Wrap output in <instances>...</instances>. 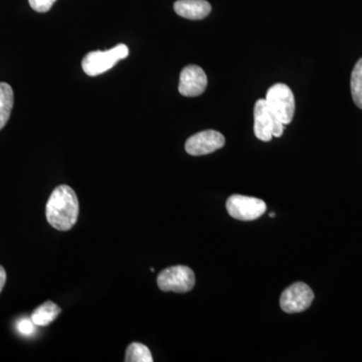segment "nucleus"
Listing matches in <instances>:
<instances>
[{
  "mask_svg": "<svg viewBox=\"0 0 362 362\" xmlns=\"http://www.w3.org/2000/svg\"><path fill=\"white\" fill-rule=\"evenodd\" d=\"M6 283V272L4 270V267L0 266V293L4 289V286Z\"/></svg>",
  "mask_w": 362,
  "mask_h": 362,
  "instance_id": "nucleus-17",
  "label": "nucleus"
},
{
  "mask_svg": "<svg viewBox=\"0 0 362 362\" xmlns=\"http://www.w3.org/2000/svg\"><path fill=\"white\" fill-rule=\"evenodd\" d=\"M157 285L164 292H189L195 285L194 271L187 266L170 267L160 272Z\"/></svg>",
  "mask_w": 362,
  "mask_h": 362,
  "instance_id": "nucleus-5",
  "label": "nucleus"
},
{
  "mask_svg": "<svg viewBox=\"0 0 362 362\" xmlns=\"http://www.w3.org/2000/svg\"><path fill=\"white\" fill-rule=\"evenodd\" d=\"M61 312L62 309L59 308L58 305L52 301H47L33 311L30 318H32L35 326L44 327V326L49 325V324L54 322Z\"/></svg>",
  "mask_w": 362,
  "mask_h": 362,
  "instance_id": "nucleus-11",
  "label": "nucleus"
},
{
  "mask_svg": "<svg viewBox=\"0 0 362 362\" xmlns=\"http://www.w3.org/2000/svg\"><path fill=\"white\" fill-rule=\"evenodd\" d=\"M128 56L129 49L124 44L116 45L106 52H90L83 59V71L90 77H96L111 70L120 59L127 58Z\"/></svg>",
  "mask_w": 362,
  "mask_h": 362,
  "instance_id": "nucleus-3",
  "label": "nucleus"
},
{
  "mask_svg": "<svg viewBox=\"0 0 362 362\" xmlns=\"http://www.w3.org/2000/svg\"><path fill=\"white\" fill-rule=\"evenodd\" d=\"M225 143V137L218 131H202L188 138L185 143V150L190 156H206L223 148Z\"/></svg>",
  "mask_w": 362,
  "mask_h": 362,
  "instance_id": "nucleus-8",
  "label": "nucleus"
},
{
  "mask_svg": "<svg viewBox=\"0 0 362 362\" xmlns=\"http://www.w3.org/2000/svg\"><path fill=\"white\" fill-rule=\"evenodd\" d=\"M77 194L68 185L54 188L47 202L45 216L49 225L56 230L66 232L76 225L78 216Z\"/></svg>",
  "mask_w": 362,
  "mask_h": 362,
  "instance_id": "nucleus-1",
  "label": "nucleus"
},
{
  "mask_svg": "<svg viewBox=\"0 0 362 362\" xmlns=\"http://www.w3.org/2000/svg\"><path fill=\"white\" fill-rule=\"evenodd\" d=\"M35 324L33 322L32 318H23L18 321V330L23 335H32L35 332Z\"/></svg>",
  "mask_w": 362,
  "mask_h": 362,
  "instance_id": "nucleus-16",
  "label": "nucleus"
},
{
  "mask_svg": "<svg viewBox=\"0 0 362 362\" xmlns=\"http://www.w3.org/2000/svg\"><path fill=\"white\" fill-rule=\"evenodd\" d=\"M207 77L201 66L190 65L183 68L178 90L185 97H197L206 89Z\"/></svg>",
  "mask_w": 362,
  "mask_h": 362,
  "instance_id": "nucleus-9",
  "label": "nucleus"
},
{
  "mask_svg": "<svg viewBox=\"0 0 362 362\" xmlns=\"http://www.w3.org/2000/svg\"><path fill=\"white\" fill-rule=\"evenodd\" d=\"M13 90L7 83H0V130L6 125L13 111Z\"/></svg>",
  "mask_w": 362,
  "mask_h": 362,
  "instance_id": "nucleus-12",
  "label": "nucleus"
},
{
  "mask_svg": "<svg viewBox=\"0 0 362 362\" xmlns=\"http://www.w3.org/2000/svg\"><path fill=\"white\" fill-rule=\"evenodd\" d=\"M126 362H153L151 352L146 345L142 343H131L126 350Z\"/></svg>",
  "mask_w": 362,
  "mask_h": 362,
  "instance_id": "nucleus-13",
  "label": "nucleus"
},
{
  "mask_svg": "<svg viewBox=\"0 0 362 362\" xmlns=\"http://www.w3.org/2000/svg\"><path fill=\"white\" fill-rule=\"evenodd\" d=\"M269 216H270V218H275L276 214L274 213H271L270 214H269Z\"/></svg>",
  "mask_w": 362,
  "mask_h": 362,
  "instance_id": "nucleus-18",
  "label": "nucleus"
},
{
  "mask_svg": "<svg viewBox=\"0 0 362 362\" xmlns=\"http://www.w3.org/2000/svg\"><path fill=\"white\" fill-rule=\"evenodd\" d=\"M314 300V293L305 283H295L284 290L280 298V306L286 313H299L307 310Z\"/></svg>",
  "mask_w": 362,
  "mask_h": 362,
  "instance_id": "nucleus-7",
  "label": "nucleus"
},
{
  "mask_svg": "<svg viewBox=\"0 0 362 362\" xmlns=\"http://www.w3.org/2000/svg\"><path fill=\"white\" fill-rule=\"evenodd\" d=\"M226 209L228 214L235 220L251 221L266 213L267 204L256 197L235 194L228 197Z\"/></svg>",
  "mask_w": 362,
  "mask_h": 362,
  "instance_id": "nucleus-6",
  "label": "nucleus"
},
{
  "mask_svg": "<svg viewBox=\"0 0 362 362\" xmlns=\"http://www.w3.org/2000/svg\"><path fill=\"white\" fill-rule=\"evenodd\" d=\"M57 0H28L33 11L37 13H47Z\"/></svg>",
  "mask_w": 362,
  "mask_h": 362,
  "instance_id": "nucleus-15",
  "label": "nucleus"
},
{
  "mask_svg": "<svg viewBox=\"0 0 362 362\" xmlns=\"http://www.w3.org/2000/svg\"><path fill=\"white\" fill-rule=\"evenodd\" d=\"M269 111L284 125L292 122L295 114V98L287 85L279 83L272 86L266 95Z\"/></svg>",
  "mask_w": 362,
  "mask_h": 362,
  "instance_id": "nucleus-2",
  "label": "nucleus"
},
{
  "mask_svg": "<svg viewBox=\"0 0 362 362\" xmlns=\"http://www.w3.org/2000/svg\"><path fill=\"white\" fill-rule=\"evenodd\" d=\"M350 87L354 104L362 110V58L358 59L352 71Z\"/></svg>",
  "mask_w": 362,
  "mask_h": 362,
  "instance_id": "nucleus-14",
  "label": "nucleus"
},
{
  "mask_svg": "<svg viewBox=\"0 0 362 362\" xmlns=\"http://www.w3.org/2000/svg\"><path fill=\"white\" fill-rule=\"evenodd\" d=\"M173 7L181 18L192 21L204 20L211 11V6L206 0H177Z\"/></svg>",
  "mask_w": 362,
  "mask_h": 362,
  "instance_id": "nucleus-10",
  "label": "nucleus"
},
{
  "mask_svg": "<svg viewBox=\"0 0 362 362\" xmlns=\"http://www.w3.org/2000/svg\"><path fill=\"white\" fill-rule=\"evenodd\" d=\"M254 132L261 141H271L273 137H281L284 133V124L269 111L265 99H259L255 104Z\"/></svg>",
  "mask_w": 362,
  "mask_h": 362,
  "instance_id": "nucleus-4",
  "label": "nucleus"
}]
</instances>
